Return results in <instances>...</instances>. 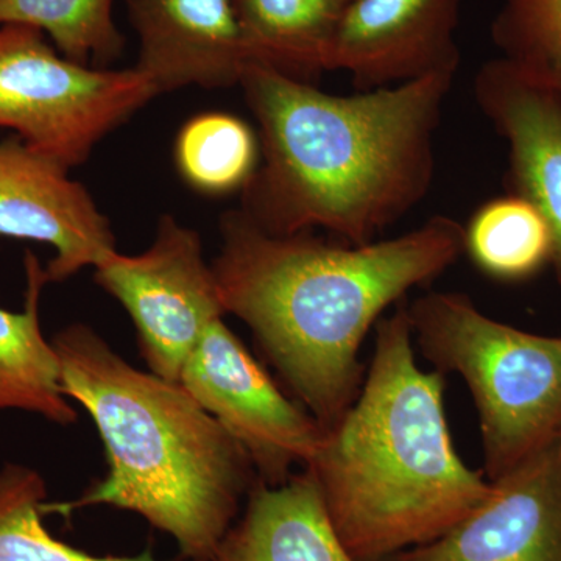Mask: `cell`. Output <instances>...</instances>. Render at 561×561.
Listing matches in <instances>:
<instances>
[{
	"mask_svg": "<svg viewBox=\"0 0 561 561\" xmlns=\"http://www.w3.org/2000/svg\"><path fill=\"white\" fill-rule=\"evenodd\" d=\"M457 70L334 95L250 62L241 84L260 128L242 210L272 234L323 230L375 242L430 194L435 135Z\"/></svg>",
	"mask_w": 561,
	"mask_h": 561,
	"instance_id": "obj_1",
	"label": "cell"
},
{
	"mask_svg": "<svg viewBox=\"0 0 561 561\" xmlns=\"http://www.w3.org/2000/svg\"><path fill=\"white\" fill-rule=\"evenodd\" d=\"M220 232L210 267L225 313L250 328L323 427L356 401L359 350L382 312L437 279L465 251V227L448 216L365 245L312 232L272 234L242 209L221 217Z\"/></svg>",
	"mask_w": 561,
	"mask_h": 561,
	"instance_id": "obj_2",
	"label": "cell"
},
{
	"mask_svg": "<svg viewBox=\"0 0 561 561\" xmlns=\"http://www.w3.org/2000/svg\"><path fill=\"white\" fill-rule=\"evenodd\" d=\"M443 391L442 373L416 364L405 298L376 323L364 386L305 467L354 560L386 561L437 540L493 491L454 448Z\"/></svg>",
	"mask_w": 561,
	"mask_h": 561,
	"instance_id": "obj_3",
	"label": "cell"
},
{
	"mask_svg": "<svg viewBox=\"0 0 561 561\" xmlns=\"http://www.w3.org/2000/svg\"><path fill=\"white\" fill-rule=\"evenodd\" d=\"M61 390L84 409L105 446V478L61 515L108 505L171 535L181 556L210 561L257 482L249 454L181 386L133 367L88 324L54 339Z\"/></svg>",
	"mask_w": 561,
	"mask_h": 561,
	"instance_id": "obj_4",
	"label": "cell"
},
{
	"mask_svg": "<svg viewBox=\"0 0 561 561\" xmlns=\"http://www.w3.org/2000/svg\"><path fill=\"white\" fill-rule=\"evenodd\" d=\"M413 339L435 370L457 373L481 421L483 468L500 481L556 440L561 427V335L485 316L461 291L409 302Z\"/></svg>",
	"mask_w": 561,
	"mask_h": 561,
	"instance_id": "obj_5",
	"label": "cell"
},
{
	"mask_svg": "<svg viewBox=\"0 0 561 561\" xmlns=\"http://www.w3.org/2000/svg\"><path fill=\"white\" fill-rule=\"evenodd\" d=\"M160 94L139 69L62 57L27 25H0V128L66 169Z\"/></svg>",
	"mask_w": 561,
	"mask_h": 561,
	"instance_id": "obj_6",
	"label": "cell"
},
{
	"mask_svg": "<svg viewBox=\"0 0 561 561\" xmlns=\"http://www.w3.org/2000/svg\"><path fill=\"white\" fill-rule=\"evenodd\" d=\"M94 278L131 317L150 371L169 381L180 382L205 331L227 316L201 236L172 216L161 217L149 249L136 256L113 251Z\"/></svg>",
	"mask_w": 561,
	"mask_h": 561,
	"instance_id": "obj_7",
	"label": "cell"
},
{
	"mask_svg": "<svg viewBox=\"0 0 561 561\" xmlns=\"http://www.w3.org/2000/svg\"><path fill=\"white\" fill-rule=\"evenodd\" d=\"M180 383L245 449L265 485L289 481L323 440L324 427L279 390L224 319L205 331Z\"/></svg>",
	"mask_w": 561,
	"mask_h": 561,
	"instance_id": "obj_8",
	"label": "cell"
},
{
	"mask_svg": "<svg viewBox=\"0 0 561 561\" xmlns=\"http://www.w3.org/2000/svg\"><path fill=\"white\" fill-rule=\"evenodd\" d=\"M463 0H351L324 57L360 91L382 90L459 69Z\"/></svg>",
	"mask_w": 561,
	"mask_h": 561,
	"instance_id": "obj_9",
	"label": "cell"
},
{
	"mask_svg": "<svg viewBox=\"0 0 561 561\" xmlns=\"http://www.w3.org/2000/svg\"><path fill=\"white\" fill-rule=\"evenodd\" d=\"M0 236L51 247L44 267L49 283L94 268L116 251L110 220L87 187L16 136L0 140Z\"/></svg>",
	"mask_w": 561,
	"mask_h": 561,
	"instance_id": "obj_10",
	"label": "cell"
},
{
	"mask_svg": "<svg viewBox=\"0 0 561 561\" xmlns=\"http://www.w3.org/2000/svg\"><path fill=\"white\" fill-rule=\"evenodd\" d=\"M493 483L463 522L386 561H561V442Z\"/></svg>",
	"mask_w": 561,
	"mask_h": 561,
	"instance_id": "obj_11",
	"label": "cell"
},
{
	"mask_svg": "<svg viewBox=\"0 0 561 561\" xmlns=\"http://www.w3.org/2000/svg\"><path fill=\"white\" fill-rule=\"evenodd\" d=\"M472 92L507 144V194L531 203L551 228L561 286V92L504 57L483 62Z\"/></svg>",
	"mask_w": 561,
	"mask_h": 561,
	"instance_id": "obj_12",
	"label": "cell"
},
{
	"mask_svg": "<svg viewBox=\"0 0 561 561\" xmlns=\"http://www.w3.org/2000/svg\"><path fill=\"white\" fill-rule=\"evenodd\" d=\"M139 39L135 66L158 92L232 87L250 65L231 0H124Z\"/></svg>",
	"mask_w": 561,
	"mask_h": 561,
	"instance_id": "obj_13",
	"label": "cell"
},
{
	"mask_svg": "<svg viewBox=\"0 0 561 561\" xmlns=\"http://www.w3.org/2000/svg\"><path fill=\"white\" fill-rule=\"evenodd\" d=\"M210 561H356L343 545L311 471L254 483L245 511Z\"/></svg>",
	"mask_w": 561,
	"mask_h": 561,
	"instance_id": "obj_14",
	"label": "cell"
},
{
	"mask_svg": "<svg viewBox=\"0 0 561 561\" xmlns=\"http://www.w3.org/2000/svg\"><path fill=\"white\" fill-rule=\"evenodd\" d=\"M24 265V308H0V413L27 412L58 426H70L77 412L62 393L54 343L41 330V294L49 278L32 251L25 253Z\"/></svg>",
	"mask_w": 561,
	"mask_h": 561,
	"instance_id": "obj_15",
	"label": "cell"
},
{
	"mask_svg": "<svg viewBox=\"0 0 561 561\" xmlns=\"http://www.w3.org/2000/svg\"><path fill=\"white\" fill-rule=\"evenodd\" d=\"M250 62L308 81L324 72V57L343 0H231Z\"/></svg>",
	"mask_w": 561,
	"mask_h": 561,
	"instance_id": "obj_16",
	"label": "cell"
},
{
	"mask_svg": "<svg viewBox=\"0 0 561 561\" xmlns=\"http://www.w3.org/2000/svg\"><path fill=\"white\" fill-rule=\"evenodd\" d=\"M465 251L490 278L519 283L551 264V228L540 210L518 195L483 203L465 227Z\"/></svg>",
	"mask_w": 561,
	"mask_h": 561,
	"instance_id": "obj_17",
	"label": "cell"
},
{
	"mask_svg": "<svg viewBox=\"0 0 561 561\" xmlns=\"http://www.w3.org/2000/svg\"><path fill=\"white\" fill-rule=\"evenodd\" d=\"M180 175L206 195L243 190L260 164V140L247 122L227 113H205L183 125L175 142Z\"/></svg>",
	"mask_w": 561,
	"mask_h": 561,
	"instance_id": "obj_18",
	"label": "cell"
},
{
	"mask_svg": "<svg viewBox=\"0 0 561 561\" xmlns=\"http://www.w3.org/2000/svg\"><path fill=\"white\" fill-rule=\"evenodd\" d=\"M9 24L36 28L62 57L92 68H106L124 47L114 0H0V25Z\"/></svg>",
	"mask_w": 561,
	"mask_h": 561,
	"instance_id": "obj_19",
	"label": "cell"
},
{
	"mask_svg": "<svg viewBox=\"0 0 561 561\" xmlns=\"http://www.w3.org/2000/svg\"><path fill=\"white\" fill-rule=\"evenodd\" d=\"M46 500L38 471L21 463L0 468V561H171L158 560L151 551L99 557L66 545L44 526Z\"/></svg>",
	"mask_w": 561,
	"mask_h": 561,
	"instance_id": "obj_20",
	"label": "cell"
},
{
	"mask_svg": "<svg viewBox=\"0 0 561 561\" xmlns=\"http://www.w3.org/2000/svg\"><path fill=\"white\" fill-rule=\"evenodd\" d=\"M491 39L500 57L561 92V0H502Z\"/></svg>",
	"mask_w": 561,
	"mask_h": 561,
	"instance_id": "obj_21",
	"label": "cell"
},
{
	"mask_svg": "<svg viewBox=\"0 0 561 561\" xmlns=\"http://www.w3.org/2000/svg\"><path fill=\"white\" fill-rule=\"evenodd\" d=\"M557 438H559V440L561 442V427H560V431H559V435H557Z\"/></svg>",
	"mask_w": 561,
	"mask_h": 561,
	"instance_id": "obj_22",
	"label": "cell"
},
{
	"mask_svg": "<svg viewBox=\"0 0 561 561\" xmlns=\"http://www.w3.org/2000/svg\"><path fill=\"white\" fill-rule=\"evenodd\" d=\"M343 2L348 3V2H351V0H343Z\"/></svg>",
	"mask_w": 561,
	"mask_h": 561,
	"instance_id": "obj_23",
	"label": "cell"
}]
</instances>
